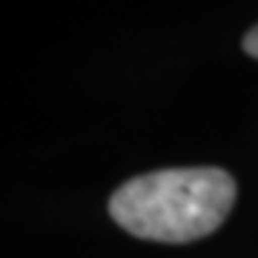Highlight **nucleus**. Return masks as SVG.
<instances>
[{"label": "nucleus", "mask_w": 258, "mask_h": 258, "mask_svg": "<svg viewBox=\"0 0 258 258\" xmlns=\"http://www.w3.org/2000/svg\"><path fill=\"white\" fill-rule=\"evenodd\" d=\"M235 201V181L215 166L161 169L126 181L109 198L112 218L135 238L186 244L215 232Z\"/></svg>", "instance_id": "1"}, {"label": "nucleus", "mask_w": 258, "mask_h": 258, "mask_svg": "<svg viewBox=\"0 0 258 258\" xmlns=\"http://www.w3.org/2000/svg\"><path fill=\"white\" fill-rule=\"evenodd\" d=\"M244 49H247V55L258 57V26L249 29V35L244 37Z\"/></svg>", "instance_id": "2"}]
</instances>
